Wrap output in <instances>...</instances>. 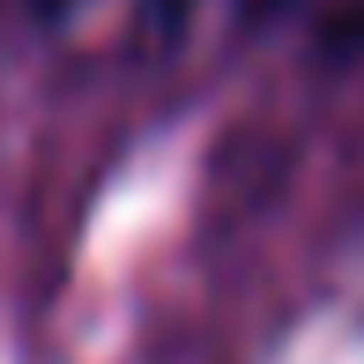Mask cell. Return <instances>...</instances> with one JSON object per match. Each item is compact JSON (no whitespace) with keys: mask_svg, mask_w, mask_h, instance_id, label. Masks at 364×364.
<instances>
[{"mask_svg":"<svg viewBox=\"0 0 364 364\" xmlns=\"http://www.w3.org/2000/svg\"><path fill=\"white\" fill-rule=\"evenodd\" d=\"M193 8V0H156V15H186Z\"/></svg>","mask_w":364,"mask_h":364,"instance_id":"obj_1","label":"cell"}]
</instances>
